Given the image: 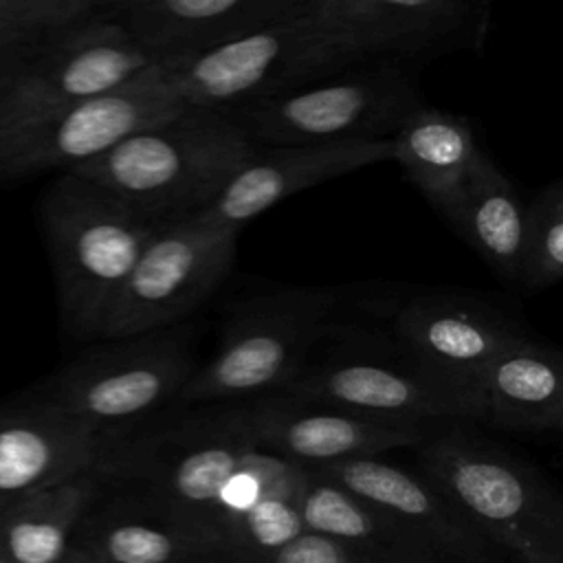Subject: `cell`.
<instances>
[{
    "label": "cell",
    "instance_id": "cell-3",
    "mask_svg": "<svg viewBox=\"0 0 563 563\" xmlns=\"http://www.w3.org/2000/svg\"><path fill=\"white\" fill-rule=\"evenodd\" d=\"M251 152L253 145L224 112L183 108L68 172L108 189L150 220L174 224L202 213Z\"/></svg>",
    "mask_w": 563,
    "mask_h": 563
},
{
    "label": "cell",
    "instance_id": "cell-17",
    "mask_svg": "<svg viewBox=\"0 0 563 563\" xmlns=\"http://www.w3.org/2000/svg\"><path fill=\"white\" fill-rule=\"evenodd\" d=\"M101 444L92 427L29 394L0 405V515L42 488L95 473Z\"/></svg>",
    "mask_w": 563,
    "mask_h": 563
},
{
    "label": "cell",
    "instance_id": "cell-12",
    "mask_svg": "<svg viewBox=\"0 0 563 563\" xmlns=\"http://www.w3.org/2000/svg\"><path fill=\"white\" fill-rule=\"evenodd\" d=\"M299 18L356 62L418 64L479 46L486 4L468 0H303Z\"/></svg>",
    "mask_w": 563,
    "mask_h": 563
},
{
    "label": "cell",
    "instance_id": "cell-16",
    "mask_svg": "<svg viewBox=\"0 0 563 563\" xmlns=\"http://www.w3.org/2000/svg\"><path fill=\"white\" fill-rule=\"evenodd\" d=\"M303 0H106L119 24L156 59L196 57L299 15Z\"/></svg>",
    "mask_w": 563,
    "mask_h": 563
},
{
    "label": "cell",
    "instance_id": "cell-20",
    "mask_svg": "<svg viewBox=\"0 0 563 563\" xmlns=\"http://www.w3.org/2000/svg\"><path fill=\"white\" fill-rule=\"evenodd\" d=\"M279 394L317 400L378 420L431 424L457 418V400L413 369L374 358H310L301 374Z\"/></svg>",
    "mask_w": 563,
    "mask_h": 563
},
{
    "label": "cell",
    "instance_id": "cell-6",
    "mask_svg": "<svg viewBox=\"0 0 563 563\" xmlns=\"http://www.w3.org/2000/svg\"><path fill=\"white\" fill-rule=\"evenodd\" d=\"M339 292L282 286L233 301L216 352L200 361L178 402H244L284 391L325 336Z\"/></svg>",
    "mask_w": 563,
    "mask_h": 563
},
{
    "label": "cell",
    "instance_id": "cell-30",
    "mask_svg": "<svg viewBox=\"0 0 563 563\" xmlns=\"http://www.w3.org/2000/svg\"><path fill=\"white\" fill-rule=\"evenodd\" d=\"M183 563H244V561L231 556L229 552H211V554H200V556L187 559Z\"/></svg>",
    "mask_w": 563,
    "mask_h": 563
},
{
    "label": "cell",
    "instance_id": "cell-2",
    "mask_svg": "<svg viewBox=\"0 0 563 563\" xmlns=\"http://www.w3.org/2000/svg\"><path fill=\"white\" fill-rule=\"evenodd\" d=\"M411 449L420 473L504 556L563 563V506L534 466L457 418L431 422Z\"/></svg>",
    "mask_w": 563,
    "mask_h": 563
},
{
    "label": "cell",
    "instance_id": "cell-26",
    "mask_svg": "<svg viewBox=\"0 0 563 563\" xmlns=\"http://www.w3.org/2000/svg\"><path fill=\"white\" fill-rule=\"evenodd\" d=\"M106 0H0V73L53 35L101 15Z\"/></svg>",
    "mask_w": 563,
    "mask_h": 563
},
{
    "label": "cell",
    "instance_id": "cell-13",
    "mask_svg": "<svg viewBox=\"0 0 563 563\" xmlns=\"http://www.w3.org/2000/svg\"><path fill=\"white\" fill-rule=\"evenodd\" d=\"M528 330L486 299L462 292L420 295L394 314V336L405 361L449 391H462Z\"/></svg>",
    "mask_w": 563,
    "mask_h": 563
},
{
    "label": "cell",
    "instance_id": "cell-29",
    "mask_svg": "<svg viewBox=\"0 0 563 563\" xmlns=\"http://www.w3.org/2000/svg\"><path fill=\"white\" fill-rule=\"evenodd\" d=\"M262 563H372L361 552L343 545L341 541L303 532L295 541H290L286 548L275 552Z\"/></svg>",
    "mask_w": 563,
    "mask_h": 563
},
{
    "label": "cell",
    "instance_id": "cell-27",
    "mask_svg": "<svg viewBox=\"0 0 563 563\" xmlns=\"http://www.w3.org/2000/svg\"><path fill=\"white\" fill-rule=\"evenodd\" d=\"M563 277V180L554 178L526 205L521 288L545 290Z\"/></svg>",
    "mask_w": 563,
    "mask_h": 563
},
{
    "label": "cell",
    "instance_id": "cell-21",
    "mask_svg": "<svg viewBox=\"0 0 563 563\" xmlns=\"http://www.w3.org/2000/svg\"><path fill=\"white\" fill-rule=\"evenodd\" d=\"M460 420L508 433L545 435L563 427V358L526 334L497 354L460 396Z\"/></svg>",
    "mask_w": 563,
    "mask_h": 563
},
{
    "label": "cell",
    "instance_id": "cell-31",
    "mask_svg": "<svg viewBox=\"0 0 563 563\" xmlns=\"http://www.w3.org/2000/svg\"><path fill=\"white\" fill-rule=\"evenodd\" d=\"M62 563H95V561H90V559H86L84 554H79V552L70 550V552H68V556H66Z\"/></svg>",
    "mask_w": 563,
    "mask_h": 563
},
{
    "label": "cell",
    "instance_id": "cell-28",
    "mask_svg": "<svg viewBox=\"0 0 563 563\" xmlns=\"http://www.w3.org/2000/svg\"><path fill=\"white\" fill-rule=\"evenodd\" d=\"M297 495H271L235 517L224 530V550L244 561L262 563L306 532Z\"/></svg>",
    "mask_w": 563,
    "mask_h": 563
},
{
    "label": "cell",
    "instance_id": "cell-19",
    "mask_svg": "<svg viewBox=\"0 0 563 563\" xmlns=\"http://www.w3.org/2000/svg\"><path fill=\"white\" fill-rule=\"evenodd\" d=\"M70 550L95 563H183L224 552L205 530L169 515L143 493L108 479H101L86 508Z\"/></svg>",
    "mask_w": 563,
    "mask_h": 563
},
{
    "label": "cell",
    "instance_id": "cell-4",
    "mask_svg": "<svg viewBox=\"0 0 563 563\" xmlns=\"http://www.w3.org/2000/svg\"><path fill=\"white\" fill-rule=\"evenodd\" d=\"M37 218L62 325L79 341H99L117 292L147 242L165 224L70 172H59L46 185Z\"/></svg>",
    "mask_w": 563,
    "mask_h": 563
},
{
    "label": "cell",
    "instance_id": "cell-9",
    "mask_svg": "<svg viewBox=\"0 0 563 563\" xmlns=\"http://www.w3.org/2000/svg\"><path fill=\"white\" fill-rule=\"evenodd\" d=\"M235 244L238 231L198 216L161 227L117 292L99 341L191 321L233 271Z\"/></svg>",
    "mask_w": 563,
    "mask_h": 563
},
{
    "label": "cell",
    "instance_id": "cell-1",
    "mask_svg": "<svg viewBox=\"0 0 563 563\" xmlns=\"http://www.w3.org/2000/svg\"><path fill=\"white\" fill-rule=\"evenodd\" d=\"M257 451L244 402H176L106 438L95 473L143 493L224 550L220 495Z\"/></svg>",
    "mask_w": 563,
    "mask_h": 563
},
{
    "label": "cell",
    "instance_id": "cell-7",
    "mask_svg": "<svg viewBox=\"0 0 563 563\" xmlns=\"http://www.w3.org/2000/svg\"><path fill=\"white\" fill-rule=\"evenodd\" d=\"M422 106L418 64L374 59L224 114L251 145L279 147L387 141Z\"/></svg>",
    "mask_w": 563,
    "mask_h": 563
},
{
    "label": "cell",
    "instance_id": "cell-18",
    "mask_svg": "<svg viewBox=\"0 0 563 563\" xmlns=\"http://www.w3.org/2000/svg\"><path fill=\"white\" fill-rule=\"evenodd\" d=\"M383 161H391L389 139L328 145H253L242 169L198 218L240 233L244 224L292 194Z\"/></svg>",
    "mask_w": 563,
    "mask_h": 563
},
{
    "label": "cell",
    "instance_id": "cell-8",
    "mask_svg": "<svg viewBox=\"0 0 563 563\" xmlns=\"http://www.w3.org/2000/svg\"><path fill=\"white\" fill-rule=\"evenodd\" d=\"M356 64L361 62L297 15L202 55L158 62L141 77L187 108L227 112Z\"/></svg>",
    "mask_w": 563,
    "mask_h": 563
},
{
    "label": "cell",
    "instance_id": "cell-32",
    "mask_svg": "<svg viewBox=\"0 0 563 563\" xmlns=\"http://www.w3.org/2000/svg\"><path fill=\"white\" fill-rule=\"evenodd\" d=\"M0 563H11V561H9V559H7V556L0 552Z\"/></svg>",
    "mask_w": 563,
    "mask_h": 563
},
{
    "label": "cell",
    "instance_id": "cell-25",
    "mask_svg": "<svg viewBox=\"0 0 563 563\" xmlns=\"http://www.w3.org/2000/svg\"><path fill=\"white\" fill-rule=\"evenodd\" d=\"M99 486L88 473L24 497L0 515V552L11 563H62Z\"/></svg>",
    "mask_w": 563,
    "mask_h": 563
},
{
    "label": "cell",
    "instance_id": "cell-15",
    "mask_svg": "<svg viewBox=\"0 0 563 563\" xmlns=\"http://www.w3.org/2000/svg\"><path fill=\"white\" fill-rule=\"evenodd\" d=\"M308 471L376 508L444 563H504V554L420 471H409L380 455Z\"/></svg>",
    "mask_w": 563,
    "mask_h": 563
},
{
    "label": "cell",
    "instance_id": "cell-23",
    "mask_svg": "<svg viewBox=\"0 0 563 563\" xmlns=\"http://www.w3.org/2000/svg\"><path fill=\"white\" fill-rule=\"evenodd\" d=\"M295 504L308 532L341 541L372 563H444L376 508L314 471L306 468Z\"/></svg>",
    "mask_w": 563,
    "mask_h": 563
},
{
    "label": "cell",
    "instance_id": "cell-24",
    "mask_svg": "<svg viewBox=\"0 0 563 563\" xmlns=\"http://www.w3.org/2000/svg\"><path fill=\"white\" fill-rule=\"evenodd\" d=\"M453 229L504 282L521 284L526 205L486 150L473 161Z\"/></svg>",
    "mask_w": 563,
    "mask_h": 563
},
{
    "label": "cell",
    "instance_id": "cell-5",
    "mask_svg": "<svg viewBox=\"0 0 563 563\" xmlns=\"http://www.w3.org/2000/svg\"><path fill=\"white\" fill-rule=\"evenodd\" d=\"M200 323L191 319L103 341L24 394L86 422L106 440L178 402L200 365Z\"/></svg>",
    "mask_w": 563,
    "mask_h": 563
},
{
    "label": "cell",
    "instance_id": "cell-10",
    "mask_svg": "<svg viewBox=\"0 0 563 563\" xmlns=\"http://www.w3.org/2000/svg\"><path fill=\"white\" fill-rule=\"evenodd\" d=\"M158 62L101 11L0 73V130L110 92Z\"/></svg>",
    "mask_w": 563,
    "mask_h": 563
},
{
    "label": "cell",
    "instance_id": "cell-11",
    "mask_svg": "<svg viewBox=\"0 0 563 563\" xmlns=\"http://www.w3.org/2000/svg\"><path fill=\"white\" fill-rule=\"evenodd\" d=\"M183 103L150 86L141 73L99 97L51 117L0 130V183L42 172H68L128 136L178 114Z\"/></svg>",
    "mask_w": 563,
    "mask_h": 563
},
{
    "label": "cell",
    "instance_id": "cell-22",
    "mask_svg": "<svg viewBox=\"0 0 563 563\" xmlns=\"http://www.w3.org/2000/svg\"><path fill=\"white\" fill-rule=\"evenodd\" d=\"M391 161L427 202L453 227L468 174L482 150L466 117L422 106L389 139Z\"/></svg>",
    "mask_w": 563,
    "mask_h": 563
},
{
    "label": "cell",
    "instance_id": "cell-14",
    "mask_svg": "<svg viewBox=\"0 0 563 563\" xmlns=\"http://www.w3.org/2000/svg\"><path fill=\"white\" fill-rule=\"evenodd\" d=\"M244 413L253 444L299 468L416 446L429 429V424L378 420L288 394L244 400Z\"/></svg>",
    "mask_w": 563,
    "mask_h": 563
}]
</instances>
